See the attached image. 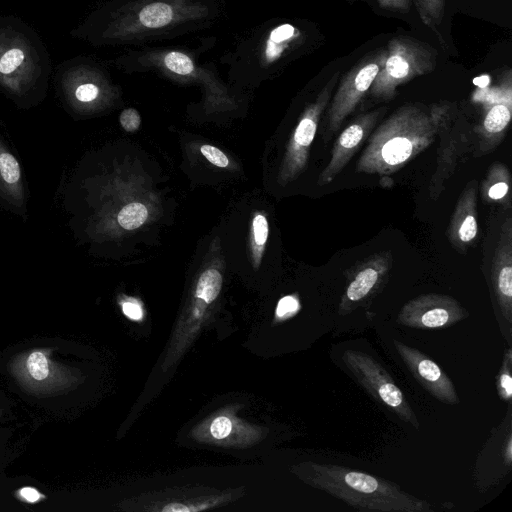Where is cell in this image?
<instances>
[{"mask_svg":"<svg viewBox=\"0 0 512 512\" xmlns=\"http://www.w3.org/2000/svg\"><path fill=\"white\" fill-rule=\"evenodd\" d=\"M222 285V276L216 269L205 270L196 287V297L204 300L206 303H212L220 293Z\"/></svg>","mask_w":512,"mask_h":512,"instance_id":"obj_22","label":"cell"},{"mask_svg":"<svg viewBox=\"0 0 512 512\" xmlns=\"http://www.w3.org/2000/svg\"><path fill=\"white\" fill-rule=\"evenodd\" d=\"M469 316V312L455 298L439 293L416 296L400 309L398 324L416 329H442Z\"/></svg>","mask_w":512,"mask_h":512,"instance_id":"obj_9","label":"cell"},{"mask_svg":"<svg viewBox=\"0 0 512 512\" xmlns=\"http://www.w3.org/2000/svg\"><path fill=\"white\" fill-rule=\"evenodd\" d=\"M379 6L386 10L406 12L411 7V0H377Z\"/></svg>","mask_w":512,"mask_h":512,"instance_id":"obj_32","label":"cell"},{"mask_svg":"<svg viewBox=\"0 0 512 512\" xmlns=\"http://www.w3.org/2000/svg\"><path fill=\"white\" fill-rule=\"evenodd\" d=\"M511 364H512V350L508 348L505 351L502 366L497 376L496 388L499 397L503 401L510 402L512 396V375H511Z\"/></svg>","mask_w":512,"mask_h":512,"instance_id":"obj_25","label":"cell"},{"mask_svg":"<svg viewBox=\"0 0 512 512\" xmlns=\"http://www.w3.org/2000/svg\"><path fill=\"white\" fill-rule=\"evenodd\" d=\"M254 241L257 245L263 246L268 237V223L265 216L258 214L253 219Z\"/></svg>","mask_w":512,"mask_h":512,"instance_id":"obj_28","label":"cell"},{"mask_svg":"<svg viewBox=\"0 0 512 512\" xmlns=\"http://www.w3.org/2000/svg\"><path fill=\"white\" fill-rule=\"evenodd\" d=\"M41 74L40 58L32 42L13 28L0 29V85L23 95Z\"/></svg>","mask_w":512,"mask_h":512,"instance_id":"obj_7","label":"cell"},{"mask_svg":"<svg viewBox=\"0 0 512 512\" xmlns=\"http://www.w3.org/2000/svg\"><path fill=\"white\" fill-rule=\"evenodd\" d=\"M386 108L381 107L358 115L335 140L330 160L318 177V185L330 184L348 165L376 127Z\"/></svg>","mask_w":512,"mask_h":512,"instance_id":"obj_12","label":"cell"},{"mask_svg":"<svg viewBox=\"0 0 512 512\" xmlns=\"http://www.w3.org/2000/svg\"><path fill=\"white\" fill-rule=\"evenodd\" d=\"M231 430V421L225 416H220L214 419L210 427L211 434L216 439H223L227 437Z\"/></svg>","mask_w":512,"mask_h":512,"instance_id":"obj_30","label":"cell"},{"mask_svg":"<svg viewBox=\"0 0 512 512\" xmlns=\"http://www.w3.org/2000/svg\"><path fill=\"white\" fill-rule=\"evenodd\" d=\"M393 264L391 251L374 253L358 261L345 272L346 287L338 306L347 315L368 303L387 283Z\"/></svg>","mask_w":512,"mask_h":512,"instance_id":"obj_8","label":"cell"},{"mask_svg":"<svg viewBox=\"0 0 512 512\" xmlns=\"http://www.w3.org/2000/svg\"><path fill=\"white\" fill-rule=\"evenodd\" d=\"M483 200L489 204H498L504 209L512 207L511 174L500 161L492 163L480 187Z\"/></svg>","mask_w":512,"mask_h":512,"instance_id":"obj_19","label":"cell"},{"mask_svg":"<svg viewBox=\"0 0 512 512\" xmlns=\"http://www.w3.org/2000/svg\"><path fill=\"white\" fill-rule=\"evenodd\" d=\"M200 150L210 163L218 167H227L229 165L228 157L220 149L211 145H203Z\"/></svg>","mask_w":512,"mask_h":512,"instance_id":"obj_27","label":"cell"},{"mask_svg":"<svg viewBox=\"0 0 512 512\" xmlns=\"http://www.w3.org/2000/svg\"><path fill=\"white\" fill-rule=\"evenodd\" d=\"M297 35V30L290 24L276 27L267 40L265 58L267 62L275 61Z\"/></svg>","mask_w":512,"mask_h":512,"instance_id":"obj_20","label":"cell"},{"mask_svg":"<svg viewBox=\"0 0 512 512\" xmlns=\"http://www.w3.org/2000/svg\"><path fill=\"white\" fill-rule=\"evenodd\" d=\"M342 362L359 385L399 419L419 428L418 418L401 389L386 369L371 355L353 349L342 354Z\"/></svg>","mask_w":512,"mask_h":512,"instance_id":"obj_5","label":"cell"},{"mask_svg":"<svg viewBox=\"0 0 512 512\" xmlns=\"http://www.w3.org/2000/svg\"><path fill=\"white\" fill-rule=\"evenodd\" d=\"M476 180L469 181L462 190L447 227L446 236L460 254H466L478 236Z\"/></svg>","mask_w":512,"mask_h":512,"instance_id":"obj_15","label":"cell"},{"mask_svg":"<svg viewBox=\"0 0 512 512\" xmlns=\"http://www.w3.org/2000/svg\"><path fill=\"white\" fill-rule=\"evenodd\" d=\"M435 67L433 47L409 36L394 37L385 47L384 62L370 87V95L379 101H390L399 86L431 73Z\"/></svg>","mask_w":512,"mask_h":512,"instance_id":"obj_3","label":"cell"},{"mask_svg":"<svg viewBox=\"0 0 512 512\" xmlns=\"http://www.w3.org/2000/svg\"><path fill=\"white\" fill-rule=\"evenodd\" d=\"M491 285L497 310L506 322L512 323V218L502 224L491 265Z\"/></svg>","mask_w":512,"mask_h":512,"instance_id":"obj_14","label":"cell"},{"mask_svg":"<svg viewBox=\"0 0 512 512\" xmlns=\"http://www.w3.org/2000/svg\"><path fill=\"white\" fill-rule=\"evenodd\" d=\"M148 217L147 208L141 203H130L124 206L117 215L119 225L126 230L140 227Z\"/></svg>","mask_w":512,"mask_h":512,"instance_id":"obj_24","label":"cell"},{"mask_svg":"<svg viewBox=\"0 0 512 512\" xmlns=\"http://www.w3.org/2000/svg\"><path fill=\"white\" fill-rule=\"evenodd\" d=\"M511 121V102L491 106L482 120L473 126L472 155L482 157L492 153L504 139Z\"/></svg>","mask_w":512,"mask_h":512,"instance_id":"obj_16","label":"cell"},{"mask_svg":"<svg viewBox=\"0 0 512 512\" xmlns=\"http://www.w3.org/2000/svg\"><path fill=\"white\" fill-rule=\"evenodd\" d=\"M173 10L164 2H153L142 8L139 21L148 28H160L171 22Z\"/></svg>","mask_w":512,"mask_h":512,"instance_id":"obj_21","label":"cell"},{"mask_svg":"<svg viewBox=\"0 0 512 512\" xmlns=\"http://www.w3.org/2000/svg\"><path fill=\"white\" fill-rule=\"evenodd\" d=\"M164 62L170 71L179 75H188L194 69V64L191 58L177 51H172L166 54Z\"/></svg>","mask_w":512,"mask_h":512,"instance_id":"obj_26","label":"cell"},{"mask_svg":"<svg viewBox=\"0 0 512 512\" xmlns=\"http://www.w3.org/2000/svg\"><path fill=\"white\" fill-rule=\"evenodd\" d=\"M303 479L359 511L433 512L432 505L371 474L335 464L308 463Z\"/></svg>","mask_w":512,"mask_h":512,"instance_id":"obj_2","label":"cell"},{"mask_svg":"<svg viewBox=\"0 0 512 512\" xmlns=\"http://www.w3.org/2000/svg\"><path fill=\"white\" fill-rule=\"evenodd\" d=\"M50 350L34 349L20 354L12 363L15 377L34 392H50L70 386L75 377L50 358Z\"/></svg>","mask_w":512,"mask_h":512,"instance_id":"obj_11","label":"cell"},{"mask_svg":"<svg viewBox=\"0 0 512 512\" xmlns=\"http://www.w3.org/2000/svg\"><path fill=\"white\" fill-rule=\"evenodd\" d=\"M61 87L67 103L77 111L92 109L102 98L101 84L83 67L67 68L61 77Z\"/></svg>","mask_w":512,"mask_h":512,"instance_id":"obj_17","label":"cell"},{"mask_svg":"<svg viewBox=\"0 0 512 512\" xmlns=\"http://www.w3.org/2000/svg\"><path fill=\"white\" fill-rule=\"evenodd\" d=\"M384 57L385 48L367 55L341 79L327 107L325 142L340 129L346 118L355 111L369 92L383 65Z\"/></svg>","mask_w":512,"mask_h":512,"instance_id":"obj_6","label":"cell"},{"mask_svg":"<svg viewBox=\"0 0 512 512\" xmlns=\"http://www.w3.org/2000/svg\"><path fill=\"white\" fill-rule=\"evenodd\" d=\"M298 308V301L292 296H286L279 301L276 309V315L279 318H287L295 314Z\"/></svg>","mask_w":512,"mask_h":512,"instance_id":"obj_31","label":"cell"},{"mask_svg":"<svg viewBox=\"0 0 512 512\" xmlns=\"http://www.w3.org/2000/svg\"><path fill=\"white\" fill-rule=\"evenodd\" d=\"M123 313L133 320H140L142 318V309L136 302H124L122 304Z\"/></svg>","mask_w":512,"mask_h":512,"instance_id":"obj_33","label":"cell"},{"mask_svg":"<svg viewBox=\"0 0 512 512\" xmlns=\"http://www.w3.org/2000/svg\"><path fill=\"white\" fill-rule=\"evenodd\" d=\"M416 6L422 22L435 29L444 17V0H416Z\"/></svg>","mask_w":512,"mask_h":512,"instance_id":"obj_23","label":"cell"},{"mask_svg":"<svg viewBox=\"0 0 512 512\" xmlns=\"http://www.w3.org/2000/svg\"><path fill=\"white\" fill-rule=\"evenodd\" d=\"M119 119L121 126L129 132L137 130L141 122L140 115L133 108L123 110Z\"/></svg>","mask_w":512,"mask_h":512,"instance_id":"obj_29","label":"cell"},{"mask_svg":"<svg viewBox=\"0 0 512 512\" xmlns=\"http://www.w3.org/2000/svg\"><path fill=\"white\" fill-rule=\"evenodd\" d=\"M393 343L408 370L430 395L445 404L459 403L453 382L435 361L403 342L394 340Z\"/></svg>","mask_w":512,"mask_h":512,"instance_id":"obj_13","label":"cell"},{"mask_svg":"<svg viewBox=\"0 0 512 512\" xmlns=\"http://www.w3.org/2000/svg\"><path fill=\"white\" fill-rule=\"evenodd\" d=\"M22 171L18 160L0 140V194L14 206L24 203Z\"/></svg>","mask_w":512,"mask_h":512,"instance_id":"obj_18","label":"cell"},{"mask_svg":"<svg viewBox=\"0 0 512 512\" xmlns=\"http://www.w3.org/2000/svg\"><path fill=\"white\" fill-rule=\"evenodd\" d=\"M339 72H335L316 99L306 107L294 130L288 149L285 176L294 179L305 168L309 157L310 147L316 135L323 112L329 105L332 92L338 82Z\"/></svg>","mask_w":512,"mask_h":512,"instance_id":"obj_10","label":"cell"},{"mask_svg":"<svg viewBox=\"0 0 512 512\" xmlns=\"http://www.w3.org/2000/svg\"><path fill=\"white\" fill-rule=\"evenodd\" d=\"M18 494L19 497L28 503H36L44 498V495H42L33 487H23L19 490Z\"/></svg>","mask_w":512,"mask_h":512,"instance_id":"obj_34","label":"cell"},{"mask_svg":"<svg viewBox=\"0 0 512 512\" xmlns=\"http://www.w3.org/2000/svg\"><path fill=\"white\" fill-rule=\"evenodd\" d=\"M438 117L439 103L402 105L374 128L356 171L382 177L397 173L435 141Z\"/></svg>","mask_w":512,"mask_h":512,"instance_id":"obj_1","label":"cell"},{"mask_svg":"<svg viewBox=\"0 0 512 512\" xmlns=\"http://www.w3.org/2000/svg\"><path fill=\"white\" fill-rule=\"evenodd\" d=\"M437 135L436 168L428 184V194L433 201L440 198L446 182L464 157L472 153L474 144L473 126L459 116L450 103H439Z\"/></svg>","mask_w":512,"mask_h":512,"instance_id":"obj_4","label":"cell"}]
</instances>
